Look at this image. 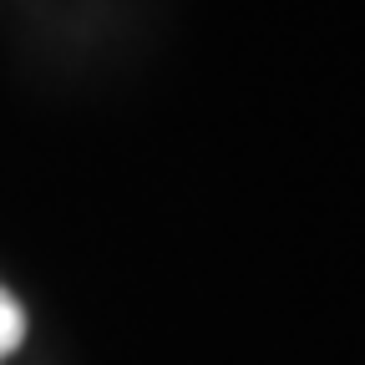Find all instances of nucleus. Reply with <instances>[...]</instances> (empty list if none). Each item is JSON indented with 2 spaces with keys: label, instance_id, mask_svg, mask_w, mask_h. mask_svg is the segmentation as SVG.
Instances as JSON below:
<instances>
[{
  "label": "nucleus",
  "instance_id": "1",
  "mask_svg": "<svg viewBox=\"0 0 365 365\" xmlns=\"http://www.w3.org/2000/svg\"><path fill=\"white\" fill-rule=\"evenodd\" d=\"M21 335H26V314L6 289H0V355H11L21 345Z\"/></svg>",
  "mask_w": 365,
  "mask_h": 365
}]
</instances>
